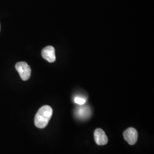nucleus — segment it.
<instances>
[{"label":"nucleus","mask_w":154,"mask_h":154,"mask_svg":"<svg viewBox=\"0 0 154 154\" xmlns=\"http://www.w3.org/2000/svg\"><path fill=\"white\" fill-rule=\"evenodd\" d=\"M52 115L53 109L49 106L45 105L41 107L34 118L35 126L39 128H44L47 126Z\"/></svg>","instance_id":"nucleus-1"},{"label":"nucleus","mask_w":154,"mask_h":154,"mask_svg":"<svg viewBox=\"0 0 154 154\" xmlns=\"http://www.w3.org/2000/svg\"><path fill=\"white\" fill-rule=\"evenodd\" d=\"M16 69L23 81L28 80L31 75V69L25 62H20L16 65Z\"/></svg>","instance_id":"nucleus-2"},{"label":"nucleus","mask_w":154,"mask_h":154,"mask_svg":"<svg viewBox=\"0 0 154 154\" xmlns=\"http://www.w3.org/2000/svg\"><path fill=\"white\" fill-rule=\"evenodd\" d=\"M123 137L129 144L134 145L138 140V132L134 128L130 127L123 133Z\"/></svg>","instance_id":"nucleus-3"},{"label":"nucleus","mask_w":154,"mask_h":154,"mask_svg":"<svg viewBox=\"0 0 154 154\" xmlns=\"http://www.w3.org/2000/svg\"><path fill=\"white\" fill-rule=\"evenodd\" d=\"M79 106L75 111V116L79 120L88 119L91 116L90 109L85 105Z\"/></svg>","instance_id":"nucleus-4"},{"label":"nucleus","mask_w":154,"mask_h":154,"mask_svg":"<svg viewBox=\"0 0 154 154\" xmlns=\"http://www.w3.org/2000/svg\"><path fill=\"white\" fill-rule=\"evenodd\" d=\"M42 56L45 60L48 61L50 63H52L55 62L56 60L55 57V49L51 46H48L42 50Z\"/></svg>","instance_id":"nucleus-5"},{"label":"nucleus","mask_w":154,"mask_h":154,"mask_svg":"<svg viewBox=\"0 0 154 154\" xmlns=\"http://www.w3.org/2000/svg\"><path fill=\"white\" fill-rule=\"evenodd\" d=\"M94 139L96 143L99 146L106 145L108 143V138L105 131L101 128H97L94 132Z\"/></svg>","instance_id":"nucleus-6"},{"label":"nucleus","mask_w":154,"mask_h":154,"mask_svg":"<svg viewBox=\"0 0 154 154\" xmlns=\"http://www.w3.org/2000/svg\"><path fill=\"white\" fill-rule=\"evenodd\" d=\"M74 102L78 105H85L86 102V99L85 98H83L81 97L78 96L75 97V98L74 99Z\"/></svg>","instance_id":"nucleus-7"},{"label":"nucleus","mask_w":154,"mask_h":154,"mask_svg":"<svg viewBox=\"0 0 154 154\" xmlns=\"http://www.w3.org/2000/svg\"><path fill=\"white\" fill-rule=\"evenodd\" d=\"M0 28H1V27H0Z\"/></svg>","instance_id":"nucleus-8"}]
</instances>
